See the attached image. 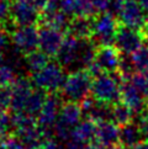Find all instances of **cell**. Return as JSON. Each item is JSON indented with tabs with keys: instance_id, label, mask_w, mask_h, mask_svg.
Returning a JSON list of instances; mask_svg holds the SVG:
<instances>
[{
	"instance_id": "1",
	"label": "cell",
	"mask_w": 148,
	"mask_h": 149,
	"mask_svg": "<svg viewBox=\"0 0 148 149\" xmlns=\"http://www.w3.org/2000/svg\"><path fill=\"white\" fill-rule=\"evenodd\" d=\"M93 75L88 69H75L66 77L62 86V96L71 102H82L91 93Z\"/></svg>"
},
{
	"instance_id": "2",
	"label": "cell",
	"mask_w": 148,
	"mask_h": 149,
	"mask_svg": "<svg viewBox=\"0 0 148 149\" xmlns=\"http://www.w3.org/2000/svg\"><path fill=\"white\" fill-rule=\"evenodd\" d=\"M121 74L117 77L116 73H101L94 77L91 83L93 97L110 105L117 104L121 100Z\"/></svg>"
},
{
	"instance_id": "3",
	"label": "cell",
	"mask_w": 148,
	"mask_h": 149,
	"mask_svg": "<svg viewBox=\"0 0 148 149\" xmlns=\"http://www.w3.org/2000/svg\"><path fill=\"white\" fill-rule=\"evenodd\" d=\"M119 26L116 16L110 13L98 14L93 17V33L90 38L98 47L114 46Z\"/></svg>"
},
{
	"instance_id": "4",
	"label": "cell",
	"mask_w": 148,
	"mask_h": 149,
	"mask_svg": "<svg viewBox=\"0 0 148 149\" xmlns=\"http://www.w3.org/2000/svg\"><path fill=\"white\" fill-rule=\"evenodd\" d=\"M66 77L59 63L48 62L42 69L32 74V83L37 89L47 93H56L58 89H62Z\"/></svg>"
},
{
	"instance_id": "5",
	"label": "cell",
	"mask_w": 148,
	"mask_h": 149,
	"mask_svg": "<svg viewBox=\"0 0 148 149\" xmlns=\"http://www.w3.org/2000/svg\"><path fill=\"white\" fill-rule=\"evenodd\" d=\"M85 38H78L75 36L68 35L64 37L63 43L57 53V62L68 69H82V54Z\"/></svg>"
},
{
	"instance_id": "6",
	"label": "cell",
	"mask_w": 148,
	"mask_h": 149,
	"mask_svg": "<svg viewBox=\"0 0 148 149\" xmlns=\"http://www.w3.org/2000/svg\"><path fill=\"white\" fill-rule=\"evenodd\" d=\"M145 40H147V36L143 30L120 25L114 46L119 49L121 54H133L137 49L143 46Z\"/></svg>"
},
{
	"instance_id": "7",
	"label": "cell",
	"mask_w": 148,
	"mask_h": 149,
	"mask_svg": "<svg viewBox=\"0 0 148 149\" xmlns=\"http://www.w3.org/2000/svg\"><path fill=\"white\" fill-rule=\"evenodd\" d=\"M11 40L16 51L24 56L36 51L40 46V36L36 25L17 26L11 35Z\"/></svg>"
},
{
	"instance_id": "8",
	"label": "cell",
	"mask_w": 148,
	"mask_h": 149,
	"mask_svg": "<svg viewBox=\"0 0 148 149\" xmlns=\"http://www.w3.org/2000/svg\"><path fill=\"white\" fill-rule=\"evenodd\" d=\"M10 17L17 26L36 25L41 20V11L32 0H14L10 6Z\"/></svg>"
},
{
	"instance_id": "9",
	"label": "cell",
	"mask_w": 148,
	"mask_h": 149,
	"mask_svg": "<svg viewBox=\"0 0 148 149\" xmlns=\"http://www.w3.org/2000/svg\"><path fill=\"white\" fill-rule=\"evenodd\" d=\"M61 107V97L54 93H51V95L46 96L45 104L42 106L38 116H37V125L43 131H46L50 136L53 134V127L58 121Z\"/></svg>"
},
{
	"instance_id": "10",
	"label": "cell",
	"mask_w": 148,
	"mask_h": 149,
	"mask_svg": "<svg viewBox=\"0 0 148 149\" xmlns=\"http://www.w3.org/2000/svg\"><path fill=\"white\" fill-rule=\"evenodd\" d=\"M121 25H126L133 29L143 30L147 24V14L145 9L142 8L140 1L133 0H126L122 10L119 15Z\"/></svg>"
},
{
	"instance_id": "11",
	"label": "cell",
	"mask_w": 148,
	"mask_h": 149,
	"mask_svg": "<svg viewBox=\"0 0 148 149\" xmlns=\"http://www.w3.org/2000/svg\"><path fill=\"white\" fill-rule=\"evenodd\" d=\"M38 36H40V46L38 48L45 52L46 54L57 56L61 46L64 40L63 31L52 27L50 25L42 24V26L38 29Z\"/></svg>"
},
{
	"instance_id": "12",
	"label": "cell",
	"mask_w": 148,
	"mask_h": 149,
	"mask_svg": "<svg viewBox=\"0 0 148 149\" xmlns=\"http://www.w3.org/2000/svg\"><path fill=\"white\" fill-rule=\"evenodd\" d=\"M121 100L137 115L146 110V97L130 80V78L124 79L121 84Z\"/></svg>"
},
{
	"instance_id": "13",
	"label": "cell",
	"mask_w": 148,
	"mask_h": 149,
	"mask_svg": "<svg viewBox=\"0 0 148 149\" xmlns=\"http://www.w3.org/2000/svg\"><path fill=\"white\" fill-rule=\"evenodd\" d=\"M34 83L27 78H17L16 81L11 85V109L14 112L24 111L26 101L30 97L31 93L34 91Z\"/></svg>"
},
{
	"instance_id": "14",
	"label": "cell",
	"mask_w": 148,
	"mask_h": 149,
	"mask_svg": "<svg viewBox=\"0 0 148 149\" xmlns=\"http://www.w3.org/2000/svg\"><path fill=\"white\" fill-rule=\"evenodd\" d=\"M121 53L114 46H101L96 49L94 62L101 68L104 73L119 72Z\"/></svg>"
},
{
	"instance_id": "15",
	"label": "cell",
	"mask_w": 148,
	"mask_h": 149,
	"mask_svg": "<svg viewBox=\"0 0 148 149\" xmlns=\"http://www.w3.org/2000/svg\"><path fill=\"white\" fill-rule=\"evenodd\" d=\"M82 109L84 115H87L89 118L94 122H104V121H111V112L112 107L110 104L103 102L96 99H89L87 97L82 101Z\"/></svg>"
},
{
	"instance_id": "16",
	"label": "cell",
	"mask_w": 148,
	"mask_h": 149,
	"mask_svg": "<svg viewBox=\"0 0 148 149\" xmlns=\"http://www.w3.org/2000/svg\"><path fill=\"white\" fill-rule=\"evenodd\" d=\"M114 121H104L98 123L95 142L104 147H112L120 142V128Z\"/></svg>"
},
{
	"instance_id": "17",
	"label": "cell",
	"mask_w": 148,
	"mask_h": 149,
	"mask_svg": "<svg viewBox=\"0 0 148 149\" xmlns=\"http://www.w3.org/2000/svg\"><path fill=\"white\" fill-rule=\"evenodd\" d=\"M83 109L79 106L78 102H71L68 101L67 104L62 105L59 116H58V123L68 127L69 130H73L83 118Z\"/></svg>"
},
{
	"instance_id": "18",
	"label": "cell",
	"mask_w": 148,
	"mask_h": 149,
	"mask_svg": "<svg viewBox=\"0 0 148 149\" xmlns=\"http://www.w3.org/2000/svg\"><path fill=\"white\" fill-rule=\"evenodd\" d=\"M96 127H98V125H95V122L90 118L80 121L72 130L71 139L77 141L79 143H83V144H89V143L95 141V137H96Z\"/></svg>"
},
{
	"instance_id": "19",
	"label": "cell",
	"mask_w": 148,
	"mask_h": 149,
	"mask_svg": "<svg viewBox=\"0 0 148 149\" xmlns=\"http://www.w3.org/2000/svg\"><path fill=\"white\" fill-rule=\"evenodd\" d=\"M71 16L67 15L64 11H62L61 9L56 10H43L41 11V24L50 25L52 27L58 29L61 31H68L71 24Z\"/></svg>"
},
{
	"instance_id": "20",
	"label": "cell",
	"mask_w": 148,
	"mask_h": 149,
	"mask_svg": "<svg viewBox=\"0 0 148 149\" xmlns=\"http://www.w3.org/2000/svg\"><path fill=\"white\" fill-rule=\"evenodd\" d=\"M68 32L78 38H90L93 33V17L74 16L71 20Z\"/></svg>"
},
{
	"instance_id": "21",
	"label": "cell",
	"mask_w": 148,
	"mask_h": 149,
	"mask_svg": "<svg viewBox=\"0 0 148 149\" xmlns=\"http://www.w3.org/2000/svg\"><path fill=\"white\" fill-rule=\"evenodd\" d=\"M143 139L142 138V133L140 130V126L136 123H126L124 126H121L120 128V143L126 148H133L135 146H137L138 143H141V141Z\"/></svg>"
},
{
	"instance_id": "22",
	"label": "cell",
	"mask_w": 148,
	"mask_h": 149,
	"mask_svg": "<svg viewBox=\"0 0 148 149\" xmlns=\"http://www.w3.org/2000/svg\"><path fill=\"white\" fill-rule=\"evenodd\" d=\"M48 62H50V56L46 54L45 52H42L41 49L40 51L36 49L29 53V54L24 56V68L31 74L38 72Z\"/></svg>"
},
{
	"instance_id": "23",
	"label": "cell",
	"mask_w": 148,
	"mask_h": 149,
	"mask_svg": "<svg viewBox=\"0 0 148 149\" xmlns=\"http://www.w3.org/2000/svg\"><path fill=\"white\" fill-rule=\"evenodd\" d=\"M46 91L41 89H34V91L31 93L30 97L26 101V105H25V109H24V112H26L30 116H38L40 111L42 109V106L45 104V100H46Z\"/></svg>"
},
{
	"instance_id": "24",
	"label": "cell",
	"mask_w": 148,
	"mask_h": 149,
	"mask_svg": "<svg viewBox=\"0 0 148 149\" xmlns=\"http://www.w3.org/2000/svg\"><path fill=\"white\" fill-rule=\"evenodd\" d=\"M133 111H132L127 105L122 104H115L112 106V112H111V121H114L115 123L119 126H124L126 123L131 122L133 118Z\"/></svg>"
},
{
	"instance_id": "25",
	"label": "cell",
	"mask_w": 148,
	"mask_h": 149,
	"mask_svg": "<svg viewBox=\"0 0 148 149\" xmlns=\"http://www.w3.org/2000/svg\"><path fill=\"white\" fill-rule=\"evenodd\" d=\"M59 8L69 16H85L84 0H59Z\"/></svg>"
},
{
	"instance_id": "26",
	"label": "cell",
	"mask_w": 148,
	"mask_h": 149,
	"mask_svg": "<svg viewBox=\"0 0 148 149\" xmlns=\"http://www.w3.org/2000/svg\"><path fill=\"white\" fill-rule=\"evenodd\" d=\"M11 122H13L14 130L16 132L36 125V121L34 118V116H30L26 112H24V111H20V112H14L13 116H11Z\"/></svg>"
},
{
	"instance_id": "27",
	"label": "cell",
	"mask_w": 148,
	"mask_h": 149,
	"mask_svg": "<svg viewBox=\"0 0 148 149\" xmlns=\"http://www.w3.org/2000/svg\"><path fill=\"white\" fill-rule=\"evenodd\" d=\"M132 61L137 72L148 73V46H142L132 54Z\"/></svg>"
},
{
	"instance_id": "28",
	"label": "cell",
	"mask_w": 148,
	"mask_h": 149,
	"mask_svg": "<svg viewBox=\"0 0 148 149\" xmlns=\"http://www.w3.org/2000/svg\"><path fill=\"white\" fill-rule=\"evenodd\" d=\"M16 68L11 63L0 65V86H11L16 81Z\"/></svg>"
},
{
	"instance_id": "29",
	"label": "cell",
	"mask_w": 148,
	"mask_h": 149,
	"mask_svg": "<svg viewBox=\"0 0 148 149\" xmlns=\"http://www.w3.org/2000/svg\"><path fill=\"white\" fill-rule=\"evenodd\" d=\"M109 0H84L85 4V16L94 17L95 15L108 11Z\"/></svg>"
},
{
	"instance_id": "30",
	"label": "cell",
	"mask_w": 148,
	"mask_h": 149,
	"mask_svg": "<svg viewBox=\"0 0 148 149\" xmlns=\"http://www.w3.org/2000/svg\"><path fill=\"white\" fill-rule=\"evenodd\" d=\"M130 80L135 84V86L143 94L146 100H148V75L145 73L137 72L130 77Z\"/></svg>"
},
{
	"instance_id": "31",
	"label": "cell",
	"mask_w": 148,
	"mask_h": 149,
	"mask_svg": "<svg viewBox=\"0 0 148 149\" xmlns=\"http://www.w3.org/2000/svg\"><path fill=\"white\" fill-rule=\"evenodd\" d=\"M11 128H14L11 116H8L6 113H4L3 110H0V138L6 137Z\"/></svg>"
},
{
	"instance_id": "32",
	"label": "cell",
	"mask_w": 148,
	"mask_h": 149,
	"mask_svg": "<svg viewBox=\"0 0 148 149\" xmlns=\"http://www.w3.org/2000/svg\"><path fill=\"white\" fill-rule=\"evenodd\" d=\"M11 106V89L9 86H0V110Z\"/></svg>"
},
{
	"instance_id": "33",
	"label": "cell",
	"mask_w": 148,
	"mask_h": 149,
	"mask_svg": "<svg viewBox=\"0 0 148 149\" xmlns=\"http://www.w3.org/2000/svg\"><path fill=\"white\" fill-rule=\"evenodd\" d=\"M126 0H109L108 1V11L106 13H110L111 15L117 17L121 10H122V6L125 4Z\"/></svg>"
},
{
	"instance_id": "34",
	"label": "cell",
	"mask_w": 148,
	"mask_h": 149,
	"mask_svg": "<svg viewBox=\"0 0 148 149\" xmlns=\"http://www.w3.org/2000/svg\"><path fill=\"white\" fill-rule=\"evenodd\" d=\"M1 148L3 149H27V147L19 138H6L4 141Z\"/></svg>"
},
{
	"instance_id": "35",
	"label": "cell",
	"mask_w": 148,
	"mask_h": 149,
	"mask_svg": "<svg viewBox=\"0 0 148 149\" xmlns=\"http://www.w3.org/2000/svg\"><path fill=\"white\" fill-rule=\"evenodd\" d=\"M10 38H11V33L8 32L3 26H0V53H3L5 49H8L10 41H13Z\"/></svg>"
},
{
	"instance_id": "36",
	"label": "cell",
	"mask_w": 148,
	"mask_h": 149,
	"mask_svg": "<svg viewBox=\"0 0 148 149\" xmlns=\"http://www.w3.org/2000/svg\"><path fill=\"white\" fill-rule=\"evenodd\" d=\"M10 6L11 4L9 3V0H0V24L10 17Z\"/></svg>"
},
{
	"instance_id": "37",
	"label": "cell",
	"mask_w": 148,
	"mask_h": 149,
	"mask_svg": "<svg viewBox=\"0 0 148 149\" xmlns=\"http://www.w3.org/2000/svg\"><path fill=\"white\" fill-rule=\"evenodd\" d=\"M34 149H61V147L56 141H52L50 138V139H45L41 144L35 147Z\"/></svg>"
},
{
	"instance_id": "38",
	"label": "cell",
	"mask_w": 148,
	"mask_h": 149,
	"mask_svg": "<svg viewBox=\"0 0 148 149\" xmlns=\"http://www.w3.org/2000/svg\"><path fill=\"white\" fill-rule=\"evenodd\" d=\"M32 1H34V4L37 6V9H38L40 11H42V10L46 8V5L48 4L50 0H32Z\"/></svg>"
},
{
	"instance_id": "39",
	"label": "cell",
	"mask_w": 148,
	"mask_h": 149,
	"mask_svg": "<svg viewBox=\"0 0 148 149\" xmlns=\"http://www.w3.org/2000/svg\"><path fill=\"white\" fill-rule=\"evenodd\" d=\"M131 149H148V141L141 142V143H138V144L135 146L133 148H131Z\"/></svg>"
},
{
	"instance_id": "40",
	"label": "cell",
	"mask_w": 148,
	"mask_h": 149,
	"mask_svg": "<svg viewBox=\"0 0 148 149\" xmlns=\"http://www.w3.org/2000/svg\"><path fill=\"white\" fill-rule=\"evenodd\" d=\"M90 149H109V148H108V147H104V146H101V144H99L98 142H94L93 146L90 147Z\"/></svg>"
},
{
	"instance_id": "41",
	"label": "cell",
	"mask_w": 148,
	"mask_h": 149,
	"mask_svg": "<svg viewBox=\"0 0 148 149\" xmlns=\"http://www.w3.org/2000/svg\"><path fill=\"white\" fill-rule=\"evenodd\" d=\"M140 3L142 5V8L145 9V11H146L147 16H148V0H140Z\"/></svg>"
},
{
	"instance_id": "42",
	"label": "cell",
	"mask_w": 148,
	"mask_h": 149,
	"mask_svg": "<svg viewBox=\"0 0 148 149\" xmlns=\"http://www.w3.org/2000/svg\"><path fill=\"white\" fill-rule=\"evenodd\" d=\"M143 31H145V33H146V36H147V38H148V20H147V24H146V26H145V29H143Z\"/></svg>"
},
{
	"instance_id": "43",
	"label": "cell",
	"mask_w": 148,
	"mask_h": 149,
	"mask_svg": "<svg viewBox=\"0 0 148 149\" xmlns=\"http://www.w3.org/2000/svg\"><path fill=\"white\" fill-rule=\"evenodd\" d=\"M3 64V56H1V53H0V65Z\"/></svg>"
},
{
	"instance_id": "44",
	"label": "cell",
	"mask_w": 148,
	"mask_h": 149,
	"mask_svg": "<svg viewBox=\"0 0 148 149\" xmlns=\"http://www.w3.org/2000/svg\"><path fill=\"white\" fill-rule=\"evenodd\" d=\"M111 149H122V148H120V147H112Z\"/></svg>"
},
{
	"instance_id": "45",
	"label": "cell",
	"mask_w": 148,
	"mask_h": 149,
	"mask_svg": "<svg viewBox=\"0 0 148 149\" xmlns=\"http://www.w3.org/2000/svg\"><path fill=\"white\" fill-rule=\"evenodd\" d=\"M133 1H140V0H133Z\"/></svg>"
},
{
	"instance_id": "46",
	"label": "cell",
	"mask_w": 148,
	"mask_h": 149,
	"mask_svg": "<svg viewBox=\"0 0 148 149\" xmlns=\"http://www.w3.org/2000/svg\"><path fill=\"white\" fill-rule=\"evenodd\" d=\"M145 74H147V75H148V73H145Z\"/></svg>"
},
{
	"instance_id": "47",
	"label": "cell",
	"mask_w": 148,
	"mask_h": 149,
	"mask_svg": "<svg viewBox=\"0 0 148 149\" xmlns=\"http://www.w3.org/2000/svg\"><path fill=\"white\" fill-rule=\"evenodd\" d=\"M0 149H3V148H1V147H0Z\"/></svg>"
}]
</instances>
